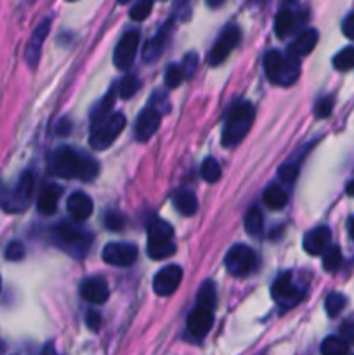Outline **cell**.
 Here are the masks:
<instances>
[{
  "mask_svg": "<svg viewBox=\"0 0 354 355\" xmlns=\"http://www.w3.org/2000/svg\"><path fill=\"white\" fill-rule=\"evenodd\" d=\"M184 78H186V75H184V69L180 64H170L169 68H167L165 85L169 87V89H176V87H179Z\"/></svg>",
  "mask_w": 354,
  "mask_h": 355,
  "instance_id": "d6a6232c",
  "label": "cell"
},
{
  "mask_svg": "<svg viewBox=\"0 0 354 355\" xmlns=\"http://www.w3.org/2000/svg\"><path fill=\"white\" fill-rule=\"evenodd\" d=\"M332 107H333V97H321V99L316 103L314 114L318 118H326L330 116V113H332Z\"/></svg>",
  "mask_w": 354,
  "mask_h": 355,
  "instance_id": "74e56055",
  "label": "cell"
},
{
  "mask_svg": "<svg viewBox=\"0 0 354 355\" xmlns=\"http://www.w3.org/2000/svg\"><path fill=\"white\" fill-rule=\"evenodd\" d=\"M342 33L346 35L349 40H354V12H351L349 16L344 19L342 23Z\"/></svg>",
  "mask_w": 354,
  "mask_h": 355,
  "instance_id": "bcb514c9",
  "label": "cell"
},
{
  "mask_svg": "<svg viewBox=\"0 0 354 355\" xmlns=\"http://www.w3.org/2000/svg\"><path fill=\"white\" fill-rule=\"evenodd\" d=\"M169 35H170V23H167L151 40L146 42L144 49H142V59L146 62H155L156 59L162 55L163 49H165L167 40H169Z\"/></svg>",
  "mask_w": 354,
  "mask_h": 355,
  "instance_id": "d6986e66",
  "label": "cell"
},
{
  "mask_svg": "<svg viewBox=\"0 0 354 355\" xmlns=\"http://www.w3.org/2000/svg\"><path fill=\"white\" fill-rule=\"evenodd\" d=\"M318 37L319 35L316 30H304L297 38H295L294 44L290 45V54L297 59L311 54L312 49L318 44Z\"/></svg>",
  "mask_w": 354,
  "mask_h": 355,
  "instance_id": "7402d4cb",
  "label": "cell"
},
{
  "mask_svg": "<svg viewBox=\"0 0 354 355\" xmlns=\"http://www.w3.org/2000/svg\"><path fill=\"white\" fill-rule=\"evenodd\" d=\"M346 297H344L342 293H337V291L330 293L328 297L325 298L326 314H328L330 318H337V315L344 311V307H346Z\"/></svg>",
  "mask_w": 354,
  "mask_h": 355,
  "instance_id": "f1b7e54d",
  "label": "cell"
},
{
  "mask_svg": "<svg viewBox=\"0 0 354 355\" xmlns=\"http://www.w3.org/2000/svg\"><path fill=\"white\" fill-rule=\"evenodd\" d=\"M239 40H242V31H239V28L235 26V24L226 26L224 31L219 35L214 47H212L210 54H208V62L212 66H217L221 62H224L228 59V55L231 54L233 49L239 44Z\"/></svg>",
  "mask_w": 354,
  "mask_h": 355,
  "instance_id": "ba28073f",
  "label": "cell"
},
{
  "mask_svg": "<svg viewBox=\"0 0 354 355\" xmlns=\"http://www.w3.org/2000/svg\"><path fill=\"white\" fill-rule=\"evenodd\" d=\"M153 0H139L130 9V17L134 21H144L151 14Z\"/></svg>",
  "mask_w": 354,
  "mask_h": 355,
  "instance_id": "8d00e7d4",
  "label": "cell"
},
{
  "mask_svg": "<svg viewBox=\"0 0 354 355\" xmlns=\"http://www.w3.org/2000/svg\"><path fill=\"white\" fill-rule=\"evenodd\" d=\"M68 2H75V0H68Z\"/></svg>",
  "mask_w": 354,
  "mask_h": 355,
  "instance_id": "9f6ffc18",
  "label": "cell"
},
{
  "mask_svg": "<svg viewBox=\"0 0 354 355\" xmlns=\"http://www.w3.org/2000/svg\"><path fill=\"white\" fill-rule=\"evenodd\" d=\"M340 338L346 340L349 345H354V321L344 322L342 328H340Z\"/></svg>",
  "mask_w": 354,
  "mask_h": 355,
  "instance_id": "7bdbcfd3",
  "label": "cell"
},
{
  "mask_svg": "<svg viewBox=\"0 0 354 355\" xmlns=\"http://www.w3.org/2000/svg\"><path fill=\"white\" fill-rule=\"evenodd\" d=\"M113 103H115V90L111 89L110 94H106V97H104V99L97 104L96 110L92 111L94 123H97V121H101V120H104L106 116H110L111 114L110 111H111V107H113Z\"/></svg>",
  "mask_w": 354,
  "mask_h": 355,
  "instance_id": "4dcf8cb0",
  "label": "cell"
},
{
  "mask_svg": "<svg viewBox=\"0 0 354 355\" xmlns=\"http://www.w3.org/2000/svg\"><path fill=\"white\" fill-rule=\"evenodd\" d=\"M40 355H58V352H56V347L52 345V343H47V345L42 349Z\"/></svg>",
  "mask_w": 354,
  "mask_h": 355,
  "instance_id": "7dc6e473",
  "label": "cell"
},
{
  "mask_svg": "<svg viewBox=\"0 0 354 355\" xmlns=\"http://www.w3.org/2000/svg\"><path fill=\"white\" fill-rule=\"evenodd\" d=\"M172 236H174V229L169 222L156 218V220H153L151 224L148 225V246L174 243Z\"/></svg>",
  "mask_w": 354,
  "mask_h": 355,
  "instance_id": "44dd1931",
  "label": "cell"
},
{
  "mask_svg": "<svg viewBox=\"0 0 354 355\" xmlns=\"http://www.w3.org/2000/svg\"><path fill=\"white\" fill-rule=\"evenodd\" d=\"M35 180L30 172H24L21 179L17 180L16 187L10 191H0V207L10 214H17L23 211L28 207L33 194Z\"/></svg>",
  "mask_w": 354,
  "mask_h": 355,
  "instance_id": "8992f818",
  "label": "cell"
},
{
  "mask_svg": "<svg viewBox=\"0 0 354 355\" xmlns=\"http://www.w3.org/2000/svg\"><path fill=\"white\" fill-rule=\"evenodd\" d=\"M141 89V82H139L137 76H125L120 83V97L121 99H128V97L134 96L137 90Z\"/></svg>",
  "mask_w": 354,
  "mask_h": 355,
  "instance_id": "e575fe53",
  "label": "cell"
},
{
  "mask_svg": "<svg viewBox=\"0 0 354 355\" xmlns=\"http://www.w3.org/2000/svg\"><path fill=\"white\" fill-rule=\"evenodd\" d=\"M51 239L59 250L75 257V259L85 257V253L90 248V243H92V236L89 232L82 231L76 225L66 224V222H61L51 229Z\"/></svg>",
  "mask_w": 354,
  "mask_h": 355,
  "instance_id": "3957f363",
  "label": "cell"
},
{
  "mask_svg": "<svg viewBox=\"0 0 354 355\" xmlns=\"http://www.w3.org/2000/svg\"><path fill=\"white\" fill-rule=\"evenodd\" d=\"M342 266V253L337 246H328L323 253V269L326 272H337Z\"/></svg>",
  "mask_w": 354,
  "mask_h": 355,
  "instance_id": "83f0119b",
  "label": "cell"
},
{
  "mask_svg": "<svg viewBox=\"0 0 354 355\" xmlns=\"http://www.w3.org/2000/svg\"><path fill=\"white\" fill-rule=\"evenodd\" d=\"M82 297L90 304H104L110 297L108 284L103 277H90L82 284Z\"/></svg>",
  "mask_w": 354,
  "mask_h": 355,
  "instance_id": "ac0fdd59",
  "label": "cell"
},
{
  "mask_svg": "<svg viewBox=\"0 0 354 355\" xmlns=\"http://www.w3.org/2000/svg\"><path fill=\"white\" fill-rule=\"evenodd\" d=\"M321 355H349V343L340 336H328L321 343Z\"/></svg>",
  "mask_w": 354,
  "mask_h": 355,
  "instance_id": "4316f807",
  "label": "cell"
},
{
  "mask_svg": "<svg viewBox=\"0 0 354 355\" xmlns=\"http://www.w3.org/2000/svg\"><path fill=\"white\" fill-rule=\"evenodd\" d=\"M273 298L283 311L295 307L304 298V291L294 283L290 274H283L273 284Z\"/></svg>",
  "mask_w": 354,
  "mask_h": 355,
  "instance_id": "9c48e42d",
  "label": "cell"
},
{
  "mask_svg": "<svg viewBox=\"0 0 354 355\" xmlns=\"http://www.w3.org/2000/svg\"><path fill=\"white\" fill-rule=\"evenodd\" d=\"M125 128V116L121 113H111L104 120L94 123L92 132H90L89 144L94 151H104L110 148L120 132Z\"/></svg>",
  "mask_w": 354,
  "mask_h": 355,
  "instance_id": "5b68a950",
  "label": "cell"
},
{
  "mask_svg": "<svg viewBox=\"0 0 354 355\" xmlns=\"http://www.w3.org/2000/svg\"><path fill=\"white\" fill-rule=\"evenodd\" d=\"M264 71L273 83L288 87L301 75V62L292 54L283 55L278 51H269L264 58Z\"/></svg>",
  "mask_w": 354,
  "mask_h": 355,
  "instance_id": "277c9868",
  "label": "cell"
},
{
  "mask_svg": "<svg viewBox=\"0 0 354 355\" xmlns=\"http://www.w3.org/2000/svg\"><path fill=\"white\" fill-rule=\"evenodd\" d=\"M176 253V245L174 243H167V245H156V246H148V255L155 260H163L169 259Z\"/></svg>",
  "mask_w": 354,
  "mask_h": 355,
  "instance_id": "d590c367",
  "label": "cell"
},
{
  "mask_svg": "<svg viewBox=\"0 0 354 355\" xmlns=\"http://www.w3.org/2000/svg\"><path fill=\"white\" fill-rule=\"evenodd\" d=\"M24 257V246L23 243L19 241H12L7 245L6 248V259L7 260H12V262H17V260H21Z\"/></svg>",
  "mask_w": 354,
  "mask_h": 355,
  "instance_id": "f35d334b",
  "label": "cell"
},
{
  "mask_svg": "<svg viewBox=\"0 0 354 355\" xmlns=\"http://www.w3.org/2000/svg\"><path fill=\"white\" fill-rule=\"evenodd\" d=\"M62 187L58 184H49L42 189L40 196H38V211L44 215H52L58 208L59 200H61Z\"/></svg>",
  "mask_w": 354,
  "mask_h": 355,
  "instance_id": "ffe728a7",
  "label": "cell"
},
{
  "mask_svg": "<svg viewBox=\"0 0 354 355\" xmlns=\"http://www.w3.org/2000/svg\"><path fill=\"white\" fill-rule=\"evenodd\" d=\"M253 118H255V110H253L252 103L248 101L236 103L229 111L224 128H222V146L233 148V146L239 144L252 128Z\"/></svg>",
  "mask_w": 354,
  "mask_h": 355,
  "instance_id": "7a4b0ae2",
  "label": "cell"
},
{
  "mask_svg": "<svg viewBox=\"0 0 354 355\" xmlns=\"http://www.w3.org/2000/svg\"><path fill=\"white\" fill-rule=\"evenodd\" d=\"M49 30H51V19H44L35 31L31 33L30 42H28L26 49H24V61L30 68H35L40 61V54H42V45H44L45 38H47Z\"/></svg>",
  "mask_w": 354,
  "mask_h": 355,
  "instance_id": "4fadbf2b",
  "label": "cell"
},
{
  "mask_svg": "<svg viewBox=\"0 0 354 355\" xmlns=\"http://www.w3.org/2000/svg\"><path fill=\"white\" fill-rule=\"evenodd\" d=\"M214 326V312L196 307L187 318V333L191 338L203 340Z\"/></svg>",
  "mask_w": 354,
  "mask_h": 355,
  "instance_id": "5bb4252c",
  "label": "cell"
},
{
  "mask_svg": "<svg viewBox=\"0 0 354 355\" xmlns=\"http://www.w3.org/2000/svg\"><path fill=\"white\" fill-rule=\"evenodd\" d=\"M92 200L87 196L85 193H76L69 194L68 198V214L71 215V218L75 222H83L92 215Z\"/></svg>",
  "mask_w": 354,
  "mask_h": 355,
  "instance_id": "e0dca14e",
  "label": "cell"
},
{
  "mask_svg": "<svg viewBox=\"0 0 354 355\" xmlns=\"http://www.w3.org/2000/svg\"><path fill=\"white\" fill-rule=\"evenodd\" d=\"M215 304H217L215 284L212 283V281H207V283L200 288V293H198V307L207 309V311L214 312Z\"/></svg>",
  "mask_w": 354,
  "mask_h": 355,
  "instance_id": "484cf974",
  "label": "cell"
},
{
  "mask_svg": "<svg viewBox=\"0 0 354 355\" xmlns=\"http://www.w3.org/2000/svg\"><path fill=\"white\" fill-rule=\"evenodd\" d=\"M124 224H125V220L120 214H115V211H111V214L106 215V227L111 229V231H120V229L124 227Z\"/></svg>",
  "mask_w": 354,
  "mask_h": 355,
  "instance_id": "b9f144b4",
  "label": "cell"
},
{
  "mask_svg": "<svg viewBox=\"0 0 354 355\" xmlns=\"http://www.w3.org/2000/svg\"><path fill=\"white\" fill-rule=\"evenodd\" d=\"M196 62H198L196 54H193V52H191V54H187L186 58H184L183 64H180V66H183V69H184V75H186V76L193 75L194 68H196Z\"/></svg>",
  "mask_w": 354,
  "mask_h": 355,
  "instance_id": "f6af8a7d",
  "label": "cell"
},
{
  "mask_svg": "<svg viewBox=\"0 0 354 355\" xmlns=\"http://www.w3.org/2000/svg\"><path fill=\"white\" fill-rule=\"evenodd\" d=\"M333 66L339 71H349L354 68V47H346L333 58Z\"/></svg>",
  "mask_w": 354,
  "mask_h": 355,
  "instance_id": "1f68e13d",
  "label": "cell"
},
{
  "mask_svg": "<svg viewBox=\"0 0 354 355\" xmlns=\"http://www.w3.org/2000/svg\"><path fill=\"white\" fill-rule=\"evenodd\" d=\"M226 269L231 276L245 277L252 274L257 267V255L252 248L245 245H236L226 255Z\"/></svg>",
  "mask_w": 354,
  "mask_h": 355,
  "instance_id": "52a82bcc",
  "label": "cell"
},
{
  "mask_svg": "<svg viewBox=\"0 0 354 355\" xmlns=\"http://www.w3.org/2000/svg\"><path fill=\"white\" fill-rule=\"evenodd\" d=\"M288 196L280 186H269L264 191V203L269 207L271 210H281L287 205Z\"/></svg>",
  "mask_w": 354,
  "mask_h": 355,
  "instance_id": "d4e9b609",
  "label": "cell"
},
{
  "mask_svg": "<svg viewBox=\"0 0 354 355\" xmlns=\"http://www.w3.org/2000/svg\"><path fill=\"white\" fill-rule=\"evenodd\" d=\"M49 170L52 175L61 179L92 180L99 172V166L96 159L85 153H76L71 148H59L51 155Z\"/></svg>",
  "mask_w": 354,
  "mask_h": 355,
  "instance_id": "6da1fadb",
  "label": "cell"
},
{
  "mask_svg": "<svg viewBox=\"0 0 354 355\" xmlns=\"http://www.w3.org/2000/svg\"><path fill=\"white\" fill-rule=\"evenodd\" d=\"M151 107H155V110L158 111L160 114L169 113V110H170V103H169V97H167V94L156 92L155 96H153Z\"/></svg>",
  "mask_w": 354,
  "mask_h": 355,
  "instance_id": "ab89813d",
  "label": "cell"
},
{
  "mask_svg": "<svg viewBox=\"0 0 354 355\" xmlns=\"http://www.w3.org/2000/svg\"><path fill=\"white\" fill-rule=\"evenodd\" d=\"M85 322H87V328H89L90 331H94V333L99 331V328H101V315H99V312H94V311L87 312Z\"/></svg>",
  "mask_w": 354,
  "mask_h": 355,
  "instance_id": "ee69618b",
  "label": "cell"
},
{
  "mask_svg": "<svg viewBox=\"0 0 354 355\" xmlns=\"http://www.w3.org/2000/svg\"><path fill=\"white\" fill-rule=\"evenodd\" d=\"M139 47V33L137 31H127L120 38L118 45L115 47L113 62L118 69H128L135 59V52Z\"/></svg>",
  "mask_w": 354,
  "mask_h": 355,
  "instance_id": "8fae6325",
  "label": "cell"
},
{
  "mask_svg": "<svg viewBox=\"0 0 354 355\" xmlns=\"http://www.w3.org/2000/svg\"><path fill=\"white\" fill-rule=\"evenodd\" d=\"M127 2H130V0H118V3H127Z\"/></svg>",
  "mask_w": 354,
  "mask_h": 355,
  "instance_id": "816d5d0a",
  "label": "cell"
},
{
  "mask_svg": "<svg viewBox=\"0 0 354 355\" xmlns=\"http://www.w3.org/2000/svg\"><path fill=\"white\" fill-rule=\"evenodd\" d=\"M330 239H332V232L325 225L311 229L307 234L304 236V250L309 255H323L325 250L330 246Z\"/></svg>",
  "mask_w": 354,
  "mask_h": 355,
  "instance_id": "2e32d148",
  "label": "cell"
},
{
  "mask_svg": "<svg viewBox=\"0 0 354 355\" xmlns=\"http://www.w3.org/2000/svg\"><path fill=\"white\" fill-rule=\"evenodd\" d=\"M103 260L115 267H130L137 259V248L130 243H110L101 253Z\"/></svg>",
  "mask_w": 354,
  "mask_h": 355,
  "instance_id": "30bf717a",
  "label": "cell"
},
{
  "mask_svg": "<svg viewBox=\"0 0 354 355\" xmlns=\"http://www.w3.org/2000/svg\"><path fill=\"white\" fill-rule=\"evenodd\" d=\"M184 2H187V0H180V3H184Z\"/></svg>",
  "mask_w": 354,
  "mask_h": 355,
  "instance_id": "11a10c76",
  "label": "cell"
},
{
  "mask_svg": "<svg viewBox=\"0 0 354 355\" xmlns=\"http://www.w3.org/2000/svg\"><path fill=\"white\" fill-rule=\"evenodd\" d=\"M201 177L210 184L221 177V166H219V163L214 158L205 159L203 165H201Z\"/></svg>",
  "mask_w": 354,
  "mask_h": 355,
  "instance_id": "836d02e7",
  "label": "cell"
},
{
  "mask_svg": "<svg viewBox=\"0 0 354 355\" xmlns=\"http://www.w3.org/2000/svg\"><path fill=\"white\" fill-rule=\"evenodd\" d=\"M0 288H2V277H0Z\"/></svg>",
  "mask_w": 354,
  "mask_h": 355,
  "instance_id": "db71d44e",
  "label": "cell"
},
{
  "mask_svg": "<svg viewBox=\"0 0 354 355\" xmlns=\"http://www.w3.org/2000/svg\"><path fill=\"white\" fill-rule=\"evenodd\" d=\"M297 23H298L297 14H295L292 9H288V7H285V9H281L280 12H278L276 21H274V31H276L278 37L285 38L295 30Z\"/></svg>",
  "mask_w": 354,
  "mask_h": 355,
  "instance_id": "cb8c5ba5",
  "label": "cell"
},
{
  "mask_svg": "<svg viewBox=\"0 0 354 355\" xmlns=\"http://www.w3.org/2000/svg\"><path fill=\"white\" fill-rule=\"evenodd\" d=\"M208 7H212V9H215V7H221L222 3H224V0H207Z\"/></svg>",
  "mask_w": 354,
  "mask_h": 355,
  "instance_id": "c3c4849f",
  "label": "cell"
},
{
  "mask_svg": "<svg viewBox=\"0 0 354 355\" xmlns=\"http://www.w3.org/2000/svg\"><path fill=\"white\" fill-rule=\"evenodd\" d=\"M160 120H162V114L155 107H144L137 116V123H135V137H137V141L146 142L149 137H153V134L158 130Z\"/></svg>",
  "mask_w": 354,
  "mask_h": 355,
  "instance_id": "9a60e30c",
  "label": "cell"
},
{
  "mask_svg": "<svg viewBox=\"0 0 354 355\" xmlns=\"http://www.w3.org/2000/svg\"><path fill=\"white\" fill-rule=\"evenodd\" d=\"M2 352H3V345H2V342H0V355H2Z\"/></svg>",
  "mask_w": 354,
  "mask_h": 355,
  "instance_id": "f5cc1de1",
  "label": "cell"
},
{
  "mask_svg": "<svg viewBox=\"0 0 354 355\" xmlns=\"http://www.w3.org/2000/svg\"><path fill=\"white\" fill-rule=\"evenodd\" d=\"M183 281V269L179 266H167L153 279V290L158 297H170Z\"/></svg>",
  "mask_w": 354,
  "mask_h": 355,
  "instance_id": "7c38bea8",
  "label": "cell"
},
{
  "mask_svg": "<svg viewBox=\"0 0 354 355\" xmlns=\"http://www.w3.org/2000/svg\"><path fill=\"white\" fill-rule=\"evenodd\" d=\"M174 207L184 217H191L198 210V200L193 191L180 189L174 194Z\"/></svg>",
  "mask_w": 354,
  "mask_h": 355,
  "instance_id": "603a6c76",
  "label": "cell"
},
{
  "mask_svg": "<svg viewBox=\"0 0 354 355\" xmlns=\"http://www.w3.org/2000/svg\"><path fill=\"white\" fill-rule=\"evenodd\" d=\"M349 234H351V238L354 239V217L349 220Z\"/></svg>",
  "mask_w": 354,
  "mask_h": 355,
  "instance_id": "f907efd6",
  "label": "cell"
},
{
  "mask_svg": "<svg viewBox=\"0 0 354 355\" xmlns=\"http://www.w3.org/2000/svg\"><path fill=\"white\" fill-rule=\"evenodd\" d=\"M297 173L298 165H295V163H285L280 168V177L283 182H294V180L297 179Z\"/></svg>",
  "mask_w": 354,
  "mask_h": 355,
  "instance_id": "60d3db41",
  "label": "cell"
},
{
  "mask_svg": "<svg viewBox=\"0 0 354 355\" xmlns=\"http://www.w3.org/2000/svg\"><path fill=\"white\" fill-rule=\"evenodd\" d=\"M347 194L354 198V180H351V182L347 184Z\"/></svg>",
  "mask_w": 354,
  "mask_h": 355,
  "instance_id": "681fc988",
  "label": "cell"
},
{
  "mask_svg": "<svg viewBox=\"0 0 354 355\" xmlns=\"http://www.w3.org/2000/svg\"><path fill=\"white\" fill-rule=\"evenodd\" d=\"M245 229L250 236H253V238H257V236L260 234V231H262V214H260L259 208L253 207L252 210L246 214Z\"/></svg>",
  "mask_w": 354,
  "mask_h": 355,
  "instance_id": "f546056e",
  "label": "cell"
}]
</instances>
